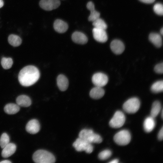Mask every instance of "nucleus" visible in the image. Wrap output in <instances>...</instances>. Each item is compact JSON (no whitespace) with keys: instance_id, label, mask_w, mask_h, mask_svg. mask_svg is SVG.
Returning a JSON list of instances; mask_svg holds the SVG:
<instances>
[{"instance_id":"4","label":"nucleus","mask_w":163,"mask_h":163,"mask_svg":"<svg viewBox=\"0 0 163 163\" xmlns=\"http://www.w3.org/2000/svg\"><path fill=\"white\" fill-rule=\"evenodd\" d=\"M140 102L136 97H132L126 101L123 104V108L126 112L129 113H133L139 109Z\"/></svg>"},{"instance_id":"8","label":"nucleus","mask_w":163,"mask_h":163,"mask_svg":"<svg viewBox=\"0 0 163 163\" xmlns=\"http://www.w3.org/2000/svg\"><path fill=\"white\" fill-rule=\"evenodd\" d=\"M92 81L95 86L102 87L107 83L108 78L106 75L103 73L97 72L93 75Z\"/></svg>"},{"instance_id":"6","label":"nucleus","mask_w":163,"mask_h":163,"mask_svg":"<svg viewBox=\"0 0 163 163\" xmlns=\"http://www.w3.org/2000/svg\"><path fill=\"white\" fill-rule=\"evenodd\" d=\"M131 136L129 132L126 130H123L117 133L114 136L115 142L120 145L128 144L130 142Z\"/></svg>"},{"instance_id":"15","label":"nucleus","mask_w":163,"mask_h":163,"mask_svg":"<svg viewBox=\"0 0 163 163\" xmlns=\"http://www.w3.org/2000/svg\"><path fill=\"white\" fill-rule=\"evenodd\" d=\"M53 27L56 32L62 33L67 31L68 28V25L66 22L62 20L58 19L54 21Z\"/></svg>"},{"instance_id":"3","label":"nucleus","mask_w":163,"mask_h":163,"mask_svg":"<svg viewBox=\"0 0 163 163\" xmlns=\"http://www.w3.org/2000/svg\"><path fill=\"white\" fill-rule=\"evenodd\" d=\"M79 138L91 143H99L102 141L101 136L94 133L91 129H84L82 130L79 133Z\"/></svg>"},{"instance_id":"13","label":"nucleus","mask_w":163,"mask_h":163,"mask_svg":"<svg viewBox=\"0 0 163 163\" xmlns=\"http://www.w3.org/2000/svg\"><path fill=\"white\" fill-rule=\"evenodd\" d=\"M72 38L75 43L79 44H85L88 41L87 37L84 33L78 31L74 32L72 35Z\"/></svg>"},{"instance_id":"32","label":"nucleus","mask_w":163,"mask_h":163,"mask_svg":"<svg viewBox=\"0 0 163 163\" xmlns=\"http://www.w3.org/2000/svg\"><path fill=\"white\" fill-rule=\"evenodd\" d=\"M158 139L161 141L163 139V127H162L161 129L160 130L158 136Z\"/></svg>"},{"instance_id":"27","label":"nucleus","mask_w":163,"mask_h":163,"mask_svg":"<svg viewBox=\"0 0 163 163\" xmlns=\"http://www.w3.org/2000/svg\"><path fill=\"white\" fill-rule=\"evenodd\" d=\"M1 64L4 69H8L11 67L13 64V61L11 58L3 57L1 60Z\"/></svg>"},{"instance_id":"38","label":"nucleus","mask_w":163,"mask_h":163,"mask_svg":"<svg viewBox=\"0 0 163 163\" xmlns=\"http://www.w3.org/2000/svg\"><path fill=\"white\" fill-rule=\"evenodd\" d=\"M163 110H162V112H161V117L162 118H163Z\"/></svg>"},{"instance_id":"7","label":"nucleus","mask_w":163,"mask_h":163,"mask_svg":"<svg viewBox=\"0 0 163 163\" xmlns=\"http://www.w3.org/2000/svg\"><path fill=\"white\" fill-rule=\"evenodd\" d=\"M125 119V117L124 113L121 111H117L110 120L109 125L113 128H120L124 123Z\"/></svg>"},{"instance_id":"29","label":"nucleus","mask_w":163,"mask_h":163,"mask_svg":"<svg viewBox=\"0 0 163 163\" xmlns=\"http://www.w3.org/2000/svg\"><path fill=\"white\" fill-rule=\"evenodd\" d=\"M112 152L109 149H106L101 152L98 154L99 158L101 160H104L109 158L111 155Z\"/></svg>"},{"instance_id":"14","label":"nucleus","mask_w":163,"mask_h":163,"mask_svg":"<svg viewBox=\"0 0 163 163\" xmlns=\"http://www.w3.org/2000/svg\"><path fill=\"white\" fill-rule=\"evenodd\" d=\"M16 149V146L14 143H9L3 148L2 155L5 158L8 157L15 152Z\"/></svg>"},{"instance_id":"11","label":"nucleus","mask_w":163,"mask_h":163,"mask_svg":"<svg viewBox=\"0 0 163 163\" xmlns=\"http://www.w3.org/2000/svg\"><path fill=\"white\" fill-rule=\"evenodd\" d=\"M40 126L39 121L36 119L30 120L27 124L26 129L27 131L32 134L37 133L40 130Z\"/></svg>"},{"instance_id":"34","label":"nucleus","mask_w":163,"mask_h":163,"mask_svg":"<svg viewBox=\"0 0 163 163\" xmlns=\"http://www.w3.org/2000/svg\"><path fill=\"white\" fill-rule=\"evenodd\" d=\"M119 160L118 159H113L110 161L109 163H117L118 162Z\"/></svg>"},{"instance_id":"37","label":"nucleus","mask_w":163,"mask_h":163,"mask_svg":"<svg viewBox=\"0 0 163 163\" xmlns=\"http://www.w3.org/2000/svg\"><path fill=\"white\" fill-rule=\"evenodd\" d=\"M160 33L161 34V35H163V27H162L161 29L160 30Z\"/></svg>"},{"instance_id":"9","label":"nucleus","mask_w":163,"mask_h":163,"mask_svg":"<svg viewBox=\"0 0 163 163\" xmlns=\"http://www.w3.org/2000/svg\"><path fill=\"white\" fill-rule=\"evenodd\" d=\"M40 6L43 9L51 11L58 8L60 5L59 0H41Z\"/></svg>"},{"instance_id":"2","label":"nucleus","mask_w":163,"mask_h":163,"mask_svg":"<svg viewBox=\"0 0 163 163\" xmlns=\"http://www.w3.org/2000/svg\"><path fill=\"white\" fill-rule=\"evenodd\" d=\"M32 158L34 161L37 163H53L56 161L55 158L52 153L43 149L36 151Z\"/></svg>"},{"instance_id":"17","label":"nucleus","mask_w":163,"mask_h":163,"mask_svg":"<svg viewBox=\"0 0 163 163\" xmlns=\"http://www.w3.org/2000/svg\"><path fill=\"white\" fill-rule=\"evenodd\" d=\"M57 83L59 89L61 91H66L69 86V81L67 78L64 75H60L57 79Z\"/></svg>"},{"instance_id":"36","label":"nucleus","mask_w":163,"mask_h":163,"mask_svg":"<svg viewBox=\"0 0 163 163\" xmlns=\"http://www.w3.org/2000/svg\"><path fill=\"white\" fill-rule=\"evenodd\" d=\"M4 5V2L3 0H0V8H1Z\"/></svg>"},{"instance_id":"20","label":"nucleus","mask_w":163,"mask_h":163,"mask_svg":"<svg viewBox=\"0 0 163 163\" xmlns=\"http://www.w3.org/2000/svg\"><path fill=\"white\" fill-rule=\"evenodd\" d=\"M17 104L19 106L27 107L30 106L31 101L29 97L24 95L18 96L16 99Z\"/></svg>"},{"instance_id":"33","label":"nucleus","mask_w":163,"mask_h":163,"mask_svg":"<svg viewBox=\"0 0 163 163\" xmlns=\"http://www.w3.org/2000/svg\"><path fill=\"white\" fill-rule=\"evenodd\" d=\"M141 2L147 4H150L153 3L155 0H139Z\"/></svg>"},{"instance_id":"26","label":"nucleus","mask_w":163,"mask_h":163,"mask_svg":"<svg viewBox=\"0 0 163 163\" xmlns=\"http://www.w3.org/2000/svg\"><path fill=\"white\" fill-rule=\"evenodd\" d=\"M94 28L105 30L107 26L104 21L100 18L93 21Z\"/></svg>"},{"instance_id":"10","label":"nucleus","mask_w":163,"mask_h":163,"mask_svg":"<svg viewBox=\"0 0 163 163\" xmlns=\"http://www.w3.org/2000/svg\"><path fill=\"white\" fill-rule=\"evenodd\" d=\"M92 32L94 38L97 41L104 43L107 40V34L105 30L94 28Z\"/></svg>"},{"instance_id":"24","label":"nucleus","mask_w":163,"mask_h":163,"mask_svg":"<svg viewBox=\"0 0 163 163\" xmlns=\"http://www.w3.org/2000/svg\"><path fill=\"white\" fill-rule=\"evenodd\" d=\"M161 104L158 101H155L152 104L150 116L153 118L155 117L158 114L161 110Z\"/></svg>"},{"instance_id":"25","label":"nucleus","mask_w":163,"mask_h":163,"mask_svg":"<svg viewBox=\"0 0 163 163\" xmlns=\"http://www.w3.org/2000/svg\"><path fill=\"white\" fill-rule=\"evenodd\" d=\"M151 89L155 93H158L163 91V82L162 80L157 81L154 83L152 85Z\"/></svg>"},{"instance_id":"12","label":"nucleus","mask_w":163,"mask_h":163,"mask_svg":"<svg viewBox=\"0 0 163 163\" xmlns=\"http://www.w3.org/2000/svg\"><path fill=\"white\" fill-rule=\"evenodd\" d=\"M110 47L112 51L116 54H121L125 49V46L123 43L118 40H113L111 43Z\"/></svg>"},{"instance_id":"28","label":"nucleus","mask_w":163,"mask_h":163,"mask_svg":"<svg viewBox=\"0 0 163 163\" xmlns=\"http://www.w3.org/2000/svg\"><path fill=\"white\" fill-rule=\"evenodd\" d=\"M10 138L8 135L4 133L2 135L0 138V145L3 149L9 142Z\"/></svg>"},{"instance_id":"18","label":"nucleus","mask_w":163,"mask_h":163,"mask_svg":"<svg viewBox=\"0 0 163 163\" xmlns=\"http://www.w3.org/2000/svg\"><path fill=\"white\" fill-rule=\"evenodd\" d=\"M155 125L154 118L150 116L147 117L143 123V127L145 131L147 133L151 132L154 129Z\"/></svg>"},{"instance_id":"35","label":"nucleus","mask_w":163,"mask_h":163,"mask_svg":"<svg viewBox=\"0 0 163 163\" xmlns=\"http://www.w3.org/2000/svg\"><path fill=\"white\" fill-rule=\"evenodd\" d=\"M12 162L8 160H5L0 162V163H11Z\"/></svg>"},{"instance_id":"30","label":"nucleus","mask_w":163,"mask_h":163,"mask_svg":"<svg viewBox=\"0 0 163 163\" xmlns=\"http://www.w3.org/2000/svg\"><path fill=\"white\" fill-rule=\"evenodd\" d=\"M153 10L157 14L162 15L163 14V5L160 3L155 4L153 7Z\"/></svg>"},{"instance_id":"22","label":"nucleus","mask_w":163,"mask_h":163,"mask_svg":"<svg viewBox=\"0 0 163 163\" xmlns=\"http://www.w3.org/2000/svg\"><path fill=\"white\" fill-rule=\"evenodd\" d=\"M20 110L19 106L17 104L9 103L5 106L4 110L9 114H14L18 113Z\"/></svg>"},{"instance_id":"31","label":"nucleus","mask_w":163,"mask_h":163,"mask_svg":"<svg viewBox=\"0 0 163 163\" xmlns=\"http://www.w3.org/2000/svg\"><path fill=\"white\" fill-rule=\"evenodd\" d=\"M155 71L157 73L162 74L163 71V64L162 62L156 65L154 68Z\"/></svg>"},{"instance_id":"5","label":"nucleus","mask_w":163,"mask_h":163,"mask_svg":"<svg viewBox=\"0 0 163 163\" xmlns=\"http://www.w3.org/2000/svg\"><path fill=\"white\" fill-rule=\"evenodd\" d=\"M73 146L78 152L85 151L88 153H91L93 150V146L91 143L79 137L73 143Z\"/></svg>"},{"instance_id":"16","label":"nucleus","mask_w":163,"mask_h":163,"mask_svg":"<svg viewBox=\"0 0 163 163\" xmlns=\"http://www.w3.org/2000/svg\"><path fill=\"white\" fill-rule=\"evenodd\" d=\"M87 8L91 12L88 18L89 21L93 22L100 18V13L95 10L94 5L92 2L90 1L88 3Z\"/></svg>"},{"instance_id":"23","label":"nucleus","mask_w":163,"mask_h":163,"mask_svg":"<svg viewBox=\"0 0 163 163\" xmlns=\"http://www.w3.org/2000/svg\"><path fill=\"white\" fill-rule=\"evenodd\" d=\"M8 40L10 44L15 47L19 46L22 43L21 39L20 37L13 34L9 36Z\"/></svg>"},{"instance_id":"21","label":"nucleus","mask_w":163,"mask_h":163,"mask_svg":"<svg viewBox=\"0 0 163 163\" xmlns=\"http://www.w3.org/2000/svg\"><path fill=\"white\" fill-rule=\"evenodd\" d=\"M149 39L155 46L160 47L162 44V39L161 35L156 33H151L149 36Z\"/></svg>"},{"instance_id":"1","label":"nucleus","mask_w":163,"mask_h":163,"mask_svg":"<svg viewBox=\"0 0 163 163\" xmlns=\"http://www.w3.org/2000/svg\"><path fill=\"white\" fill-rule=\"evenodd\" d=\"M40 77V73L38 69L34 66L30 65L24 67L21 70L18 79L22 85L27 87L35 83Z\"/></svg>"},{"instance_id":"19","label":"nucleus","mask_w":163,"mask_h":163,"mask_svg":"<svg viewBox=\"0 0 163 163\" xmlns=\"http://www.w3.org/2000/svg\"><path fill=\"white\" fill-rule=\"evenodd\" d=\"M105 91L102 87L95 86L90 91V96L94 99H97L102 97Z\"/></svg>"}]
</instances>
